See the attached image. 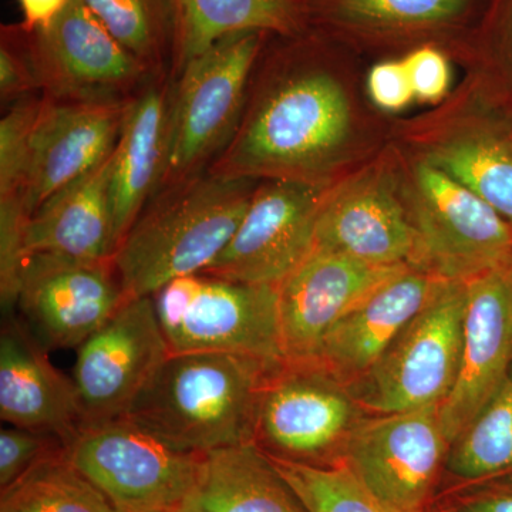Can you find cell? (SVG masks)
Listing matches in <instances>:
<instances>
[{"label":"cell","instance_id":"obj_41","mask_svg":"<svg viewBox=\"0 0 512 512\" xmlns=\"http://www.w3.org/2000/svg\"><path fill=\"white\" fill-rule=\"evenodd\" d=\"M511 268H512V261H511Z\"/></svg>","mask_w":512,"mask_h":512},{"label":"cell","instance_id":"obj_39","mask_svg":"<svg viewBox=\"0 0 512 512\" xmlns=\"http://www.w3.org/2000/svg\"><path fill=\"white\" fill-rule=\"evenodd\" d=\"M443 512H460V511H458V508H457V510H447V511H443Z\"/></svg>","mask_w":512,"mask_h":512},{"label":"cell","instance_id":"obj_8","mask_svg":"<svg viewBox=\"0 0 512 512\" xmlns=\"http://www.w3.org/2000/svg\"><path fill=\"white\" fill-rule=\"evenodd\" d=\"M204 454L173 446L128 416L84 423L66 458L117 512L178 511Z\"/></svg>","mask_w":512,"mask_h":512},{"label":"cell","instance_id":"obj_4","mask_svg":"<svg viewBox=\"0 0 512 512\" xmlns=\"http://www.w3.org/2000/svg\"><path fill=\"white\" fill-rule=\"evenodd\" d=\"M467 70L439 106L393 121L390 143L463 184L512 227V127L488 103L481 74Z\"/></svg>","mask_w":512,"mask_h":512},{"label":"cell","instance_id":"obj_12","mask_svg":"<svg viewBox=\"0 0 512 512\" xmlns=\"http://www.w3.org/2000/svg\"><path fill=\"white\" fill-rule=\"evenodd\" d=\"M315 249L379 266L419 264V237L402 194L392 143L375 160L329 188Z\"/></svg>","mask_w":512,"mask_h":512},{"label":"cell","instance_id":"obj_7","mask_svg":"<svg viewBox=\"0 0 512 512\" xmlns=\"http://www.w3.org/2000/svg\"><path fill=\"white\" fill-rule=\"evenodd\" d=\"M171 353L221 352L286 363L278 288L220 276H180L151 295Z\"/></svg>","mask_w":512,"mask_h":512},{"label":"cell","instance_id":"obj_13","mask_svg":"<svg viewBox=\"0 0 512 512\" xmlns=\"http://www.w3.org/2000/svg\"><path fill=\"white\" fill-rule=\"evenodd\" d=\"M450 441L440 404L363 417L340 451L342 461L384 504L397 512H424Z\"/></svg>","mask_w":512,"mask_h":512},{"label":"cell","instance_id":"obj_33","mask_svg":"<svg viewBox=\"0 0 512 512\" xmlns=\"http://www.w3.org/2000/svg\"><path fill=\"white\" fill-rule=\"evenodd\" d=\"M461 64L512 69V0H487Z\"/></svg>","mask_w":512,"mask_h":512},{"label":"cell","instance_id":"obj_2","mask_svg":"<svg viewBox=\"0 0 512 512\" xmlns=\"http://www.w3.org/2000/svg\"><path fill=\"white\" fill-rule=\"evenodd\" d=\"M259 183L207 171L158 192L114 254L127 298L204 272L234 237Z\"/></svg>","mask_w":512,"mask_h":512},{"label":"cell","instance_id":"obj_25","mask_svg":"<svg viewBox=\"0 0 512 512\" xmlns=\"http://www.w3.org/2000/svg\"><path fill=\"white\" fill-rule=\"evenodd\" d=\"M178 512H306L271 458L255 444L202 456Z\"/></svg>","mask_w":512,"mask_h":512},{"label":"cell","instance_id":"obj_3","mask_svg":"<svg viewBox=\"0 0 512 512\" xmlns=\"http://www.w3.org/2000/svg\"><path fill=\"white\" fill-rule=\"evenodd\" d=\"M279 367L232 353H171L127 416L191 453L254 444L262 389Z\"/></svg>","mask_w":512,"mask_h":512},{"label":"cell","instance_id":"obj_19","mask_svg":"<svg viewBox=\"0 0 512 512\" xmlns=\"http://www.w3.org/2000/svg\"><path fill=\"white\" fill-rule=\"evenodd\" d=\"M412 266L367 264L315 249L278 288V318L286 362L315 363L323 339L369 293Z\"/></svg>","mask_w":512,"mask_h":512},{"label":"cell","instance_id":"obj_21","mask_svg":"<svg viewBox=\"0 0 512 512\" xmlns=\"http://www.w3.org/2000/svg\"><path fill=\"white\" fill-rule=\"evenodd\" d=\"M448 279L407 268L362 299L323 339L318 360L346 384L369 372Z\"/></svg>","mask_w":512,"mask_h":512},{"label":"cell","instance_id":"obj_27","mask_svg":"<svg viewBox=\"0 0 512 512\" xmlns=\"http://www.w3.org/2000/svg\"><path fill=\"white\" fill-rule=\"evenodd\" d=\"M153 76L173 74V0H82Z\"/></svg>","mask_w":512,"mask_h":512},{"label":"cell","instance_id":"obj_28","mask_svg":"<svg viewBox=\"0 0 512 512\" xmlns=\"http://www.w3.org/2000/svg\"><path fill=\"white\" fill-rule=\"evenodd\" d=\"M446 468L470 481L512 473V369L490 402L451 443Z\"/></svg>","mask_w":512,"mask_h":512},{"label":"cell","instance_id":"obj_5","mask_svg":"<svg viewBox=\"0 0 512 512\" xmlns=\"http://www.w3.org/2000/svg\"><path fill=\"white\" fill-rule=\"evenodd\" d=\"M269 39L261 32L224 37L174 77L168 156L158 192L207 173L227 147Z\"/></svg>","mask_w":512,"mask_h":512},{"label":"cell","instance_id":"obj_29","mask_svg":"<svg viewBox=\"0 0 512 512\" xmlns=\"http://www.w3.org/2000/svg\"><path fill=\"white\" fill-rule=\"evenodd\" d=\"M0 512H117L66 458H49L2 490Z\"/></svg>","mask_w":512,"mask_h":512},{"label":"cell","instance_id":"obj_35","mask_svg":"<svg viewBox=\"0 0 512 512\" xmlns=\"http://www.w3.org/2000/svg\"><path fill=\"white\" fill-rule=\"evenodd\" d=\"M416 101L439 106L451 93V57L436 46H420L402 55Z\"/></svg>","mask_w":512,"mask_h":512},{"label":"cell","instance_id":"obj_10","mask_svg":"<svg viewBox=\"0 0 512 512\" xmlns=\"http://www.w3.org/2000/svg\"><path fill=\"white\" fill-rule=\"evenodd\" d=\"M365 413L348 384L319 363L286 362L262 389L254 444L271 457L328 466Z\"/></svg>","mask_w":512,"mask_h":512},{"label":"cell","instance_id":"obj_15","mask_svg":"<svg viewBox=\"0 0 512 512\" xmlns=\"http://www.w3.org/2000/svg\"><path fill=\"white\" fill-rule=\"evenodd\" d=\"M170 355L153 298L127 299L77 348L72 380L84 423L127 416Z\"/></svg>","mask_w":512,"mask_h":512},{"label":"cell","instance_id":"obj_17","mask_svg":"<svg viewBox=\"0 0 512 512\" xmlns=\"http://www.w3.org/2000/svg\"><path fill=\"white\" fill-rule=\"evenodd\" d=\"M127 299L113 261L35 254L23 262L15 306L43 348L77 349Z\"/></svg>","mask_w":512,"mask_h":512},{"label":"cell","instance_id":"obj_9","mask_svg":"<svg viewBox=\"0 0 512 512\" xmlns=\"http://www.w3.org/2000/svg\"><path fill=\"white\" fill-rule=\"evenodd\" d=\"M467 282L446 281L375 366L348 384L366 413L441 404L456 383L463 349Z\"/></svg>","mask_w":512,"mask_h":512},{"label":"cell","instance_id":"obj_6","mask_svg":"<svg viewBox=\"0 0 512 512\" xmlns=\"http://www.w3.org/2000/svg\"><path fill=\"white\" fill-rule=\"evenodd\" d=\"M393 150L419 237L417 269L448 281H468L511 264L512 227L490 204L443 171Z\"/></svg>","mask_w":512,"mask_h":512},{"label":"cell","instance_id":"obj_1","mask_svg":"<svg viewBox=\"0 0 512 512\" xmlns=\"http://www.w3.org/2000/svg\"><path fill=\"white\" fill-rule=\"evenodd\" d=\"M350 52L315 30L271 36L249 82L234 136L208 173L330 188L392 141Z\"/></svg>","mask_w":512,"mask_h":512},{"label":"cell","instance_id":"obj_38","mask_svg":"<svg viewBox=\"0 0 512 512\" xmlns=\"http://www.w3.org/2000/svg\"><path fill=\"white\" fill-rule=\"evenodd\" d=\"M460 512H512V491L478 495L458 508Z\"/></svg>","mask_w":512,"mask_h":512},{"label":"cell","instance_id":"obj_30","mask_svg":"<svg viewBox=\"0 0 512 512\" xmlns=\"http://www.w3.org/2000/svg\"><path fill=\"white\" fill-rule=\"evenodd\" d=\"M268 457L306 512H397L376 497L342 461L313 466Z\"/></svg>","mask_w":512,"mask_h":512},{"label":"cell","instance_id":"obj_16","mask_svg":"<svg viewBox=\"0 0 512 512\" xmlns=\"http://www.w3.org/2000/svg\"><path fill=\"white\" fill-rule=\"evenodd\" d=\"M329 188L261 181L234 237L202 274L278 286L315 251L316 225Z\"/></svg>","mask_w":512,"mask_h":512},{"label":"cell","instance_id":"obj_11","mask_svg":"<svg viewBox=\"0 0 512 512\" xmlns=\"http://www.w3.org/2000/svg\"><path fill=\"white\" fill-rule=\"evenodd\" d=\"M309 30L359 55L436 46L460 63L487 0H306Z\"/></svg>","mask_w":512,"mask_h":512},{"label":"cell","instance_id":"obj_24","mask_svg":"<svg viewBox=\"0 0 512 512\" xmlns=\"http://www.w3.org/2000/svg\"><path fill=\"white\" fill-rule=\"evenodd\" d=\"M113 153L43 202L25 227V258L49 254L83 262L113 261Z\"/></svg>","mask_w":512,"mask_h":512},{"label":"cell","instance_id":"obj_36","mask_svg":"<svg viewBox=\"0 0 512 512\" xmlns=\"http://www.w3.org/2000/svg\"><path fill=\"white\" fill-rule=\"evenodd\" d=\"M365 83L370 103L386 116L402 113L416 101L402 56L387 57L373 64Z\"/></svg>","mask_w":512,"mask_h":512},{"label":"cell","instance_id":"obj_14","mask_svg":"<svg viewBox=\"0 0 512 512\" xmlns=\"http://www.w3.org/2000/svg\"><path fill=\"white\" fill-rule=\"evenodd\" d=\"M40 92L57 100H128L153 77L82 0L29 32Z\"/></svg>","mask_w":512,"mask_h":512},{"label":"cell","instance_id":"obj_18","mask_svg":"<svg viewBox=\"0 0 512 512\" xmlns=\"http://www.w3.org/2000/svg\"><path fill=\"white\" fill-rule=\"evenodd\" d=\"M131 99L57 100L43 94L20 192L29 217L57 191L111 156Z\"/></svg>","mask_w":512,"mask_h":512},{"label":"cell","instance_id":"obj_26","mask_svg":"<svg viewBox=\"0 0 512 512\" xmlns=\"http://www.w3.org/2000/svg\"><path fill=\"white\" fill-rule=\"evenodd\" d=\"M173 77L224 37L245 32L298 36L309 30L306 0H173Z\"/></svg>","mask_w":512,"mask_h":512},{"label":"cell","instance_id":"obj_40","mask_svg":"<svg viewBox=\"0 0 512 512\" xmlns=\"http://www.w3.org/2000/svg\"><path fill=\"white\" fill-rule=\"evenodd\" d=\"M168 512H178V511H168Z\"/></svg>","mask_w":512,"mask_h":512},{"label":"cell","instance_id":"obj_23","mask_svg":"<svg viewBox=\"0 0 512 512\" xmlns=\"http://www.w3.org/2000/svg\"><path fill=\"white\" fill-rule=\"evenodd\" d=\"M173 90V74L150 77L128 106L111 173L117 248L160 190L168 156Z\"/></svg>","mask_w":512,"mask_h":512},{"label":"cell","instance_id":"obj_31","mask_svg":"<svg viewBox=\"0 0 512 512\" xmlns=\"http://www.w3.org/2000/svg\"><path fill=\"white\" fill-rule=\"evenodd\" d=\"M42 103V93L32 94L9 106L0 121V198L20 197Z\"/></svg>","mask_w":512,"mask_h":512},{"label":"cell","instance_id":"obj_37","mask_svg":"<svg viewBox=\"0 0 512 512\" xmlns=\"http://www.w3.org/2000/svg\"><path fill=\"white\" fill-rule=\"evenodd\" d=\"M67 0H19L23 13L22 26L29 32L45 28L62 12Z\"/></svg>","mask_w":512,"mask_h":512},{"label":"cell","instance_id":"obj_22","mask_svg":"<svg viewBox=\"0 0 512 512\" xmlns=\"http://www.w3.org/2000/svg\"><path fill=\"white\" fill-rule=\"evenodd\" d=\"M22 320L10 319L0 336V419L9 426L46 431L69 444L84 424L72 379L50 363Z\"/></svg>","mask_w":512,"mask_h":512},{"label":"cell","instance_id":"obj_20","mask_svg":"<svg viewBox=\"0 0 512 512\" xmlns=\"http://www.w3.org/2000/svg\"><path fill=\"white\" fill-rule=\"evenodd\" d=\"M467 282L460 370L440 404V420L453 443L500 389L512 369V268L491 269Z\"/></svg>","mask_w":512,"mask_h":512},{"label":"cell","instance_id":"obj_34","mask_svg":"<svg viewBox=\"0 0 512 512\" xmlns=\"http://www.w3.org/2000/svg\"><path fill=\"white\" fill-rule=\"evenodd\" d=\"M40 92L29 30L20 25L2 26L0 33V100L6 106Z\"/></svg>","mask_w":512,"mask_h":512},{"label":"cell","instance_id":"obj_32","mask_svg":"<svg viewBox=\"0 0 512 512\" xmlns=\"http://www.w3.org/2000/svg\"><path fill=\"white\" fill-rule=\"evenodd\" d=\"M66 441L46 431L9 426L0 431V488L25 476L49 458L66 453Z\"/></svg>","mask_w":512,"mask_h":512}]
</instances>
